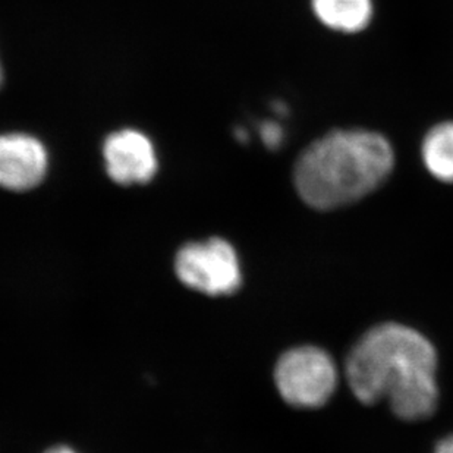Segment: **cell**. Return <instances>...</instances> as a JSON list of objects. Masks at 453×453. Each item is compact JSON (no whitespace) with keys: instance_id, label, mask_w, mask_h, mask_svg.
Wrapping results in <instances>:
<instances>
[{"instance_id":"obj_1","label":"cell","mask_w":453,"mask_h":453,"mask_svg":"<svg viewBox=\"0 0 453 453\" xmlns=\"http://www.w3.org/2000/svg\"><path fill=\"white\" fill-rule=\"evenodd\" d=\"M436 349L427 338L406 326L385 323L359 339L345 372L359 403L388 399L396 417L418 421L436 411Z\"/></svg>"},{"instance_id":"obj_2","label":"cell","mask_w":453,"mask_h":453,"mask_svg":"<svg viewBox=\"0 0 453 453\" xmlns=\"http://www.w3.org/2000/svg\"><path fill=\"white\" fill-rule=\"evenodd\" d=\"M395 167L392 142L372 129H334L296 158L294 184L305 204L341 209L385 184Z\"/></svg>"},{"instance_id":"obj_3","label":"cell","mask_w":453,"mask_h":453,"mask_svg":"<svg viewBox=\"0 0 453 453\" xmlns=\"http://www.w3.org/2000/svg\"><path fill=\"white\" fill-rule=\"evenodd\" d=\"M279 394L296 408H320L338 385V370L327 352L316 347L294 348L274 368Z\"/></svg>"},{"instance_id":"obj_4","label":"cell","mask_w":453,"mask_h":453,"mask_svg":"<svg viewBox=\"0 0 453 453\" xmlns=\"http://www.w3.org/2000/svg\"><path fill=\"white\" fill-rule=\"evenodd\" d=\"M175 270L185 287L211 296L234 294L242 280L235 250L220 238L185 245Z\"/></svg>"},{"instance_id":"obj_5","label":"cell","mask_w":453,"mask_h":453,"mask_svg":"<svg viewBox=\"0 0 453 453\" xmlns=\"http://www.w3.org/2000/svg\"><path fill=\"white\" fill-rule=\"evenodd\" d=\"M107 175L115 184H149L158 171L156 147L150 137L134 128L109 134L103 144Z\"/></svg>"},{"instance_id":"obj_6","label":"cell","mask_w":453,"mask_h":453,"mask_svg":"<svg viewBox=\"0 0 453 453\" xmlns=\"http://www.w3.org/2000/svg\"><path fill=\"white\" fill-rule=\"evenodd\" d=\"M49 151L43 142L27 133L0 134V188L26 193L48 175Z\"/></svg>"},{"instance_id":"obj_7","label":"cell","mask_w":453,"mask_h":453,"mask_svg":"<svg viewBox=\"0 0 453 453\" xmlns=\"http://www.w3.org/2000/svg\"><path fill=\"white\" fill-rule=\"evenodd\" d=\"M311 9L326 28L342 35L363 33L374 17L372 0H311Z\"/></svg>"},{"instance_id":"obj_8","label":"cell","mask_w":453,"mask_h":453,"mask_svg":"<svg viewBox=\"0 0 453 453\" xmlns=\"http://www.w3.org/2000/svg\"><path fill=\"white\" fill-rule=\"evenodd\" d=\"M421 158L433 178L453 184V120L428 129L421 142Z\"/></svg>"},{"instance_id":"obj_9","label":"cell","mask_w":453,"mask_h":453,"mask_svg":"<svg viewBox=\"0 0 453 453\" xmlns=\"http://www.w3.org/2000/svg\"><path fill=\"white\" fill-rule=\"evenodd\" d=\"M260 138L267 149L278 150L285 142V131H283L282 125L274 120H265L260 125Z\"/></svg>"},{"instance_id":"obj_10","label":"cell","mask_w":453,"mask_h":453,"mask_svg":"<svg viewBox=\"0 0 453 453\" xmlns=\"http://www.w3.org/2000/svg\"><path fill=\"white\" fill-rule=\"evenodd\" d=\"M434 453H453V434L439 441V445L436 446Z\"/></svg>"},{"instance_id":"obj_11","label":"cell","mask_w":453,"mask_h":453,"mask_svg":"<svg viewBox=\"0 0 453 453\" xmlns=\"http://www.w3.org/2000/svg\"><path fill=\"white\" fill-rule=\"evenodd\" d=\"M46 453H77V452H73V449H69V448H64V446H62V448H55V449L49 450V452H46Z\"/></svg>"},{"instance_id":"obj_12","label":"cell","mask_w":453,"mask_h":453,"mask_svg":"<svg viewBox=\"0 0 453 453\" xmlns=\"http://www.w3.org/2000/svg\"><path fill=\"white\" fill-rule=\"evenodd\" d=\"M2 82H4V68H2V64H0V87H2Z\"/></svg>"}]
</instances>
